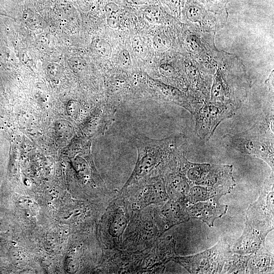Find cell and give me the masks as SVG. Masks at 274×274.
Listing matches in <instances>:
<instances>
[{
	"mask_svg": "<svg viewBox=\"0 0 274 274\" xmlns=\"http://www.w3.org/2000/svg\"><path fill=\"white\" fill-rule=\"evenodd\" d=\"M105 11L109 26L113 28H118L120 16V9L118 6L113 3H109L105 7Z\"/></svg>",
	"mask_w": 274,
	"mask_h": 274,
	"instance_id": "18",
	"label": "cell"
},
{
	"mask_svg": "<svg viewBox=\"0 0 274 274\" xmlns=\"http://www.w3.org/2000/svg\"><path fill=\"white\" fill-rule=\"evenodd\" d=\"M93 51L98 55L109 57L111 55L112 49L110 44L102 39H96L92 43Z\"/></svg>",
	"mask_w": 274,
	"mask_h": 274,
	"instance_id": "19",
	"label": "cell"
},
{
	"mask_svg": "<svg viewBox=\"0 0 274 274\" xmlns=\"http://www.w3.org/2000/svg\"><path fill=\"white\" fill-rule=\"evenodd\" d=\"M153 45L156 50L159 51H164L168 48L169 42L164 35L160 33L153 38Z\"/></svg>",
	"mask_w": 274,
	"mask_h": 274,
	"instance_id": "22",
	"label": "cell"
},
{
	"mask_svg": "<svg viewBox=\"0 0 274 274\" xmlns=\"http://www.w3.org/2000/svg\"><path fill=\"white\" fill-rule=\"evenodd\" d=\"M132 48L136 55L144 58L147 55L148 50L140 37L136 36L132 40Z\"/></svg>",
	"mask_w": 274,
	"mask_h": 274,
	"instance_id": "20",
	"label": "cell"
},
{
	"mask_svg": "<svg viewBox=\"0 0 274 274\" xmlns=\"http://www.w3.org/2000/svg\"><path fill=\"white\" fill-rule=\"evenodd\" d=\"M163 234L154 217V205H151L130 214L120 249L127 252L142 250Z\"/></svg>",
	"mask_w": 274,
	"mask_h": 274,
	"instance_id": "3",
	"label": "cell"
},
{
	"mask_svg": "<svg viewBox=\"0 0 274 274\" xmlns=\"http://www.w3.org/2000/svg\"><path fill=\"white\" fill-rule=\"evenodd\" d=\"M161 75L166 78H173L176 75L174 68L169 64H162L159 68Z\"/></svg>",
	"mask_w": 274,
	"mask_h": 274,
	"instance_id": "27",
	"label": "cell"
},
{
	"mask_svg": "<svg viewBox=\"0 0 274 274\" xmlns=\"http://www.w3.org/2000/svg\"><path fill=\"white\" fill-rule=\"evenodd\" d=\"M249 85L245 75L218 73L214 78L210 101L230 106L236 111L247 97Z\"/></svg>",
	"mask_w": 274,
	"mask_h": 274,
	"instance_id": "8",
	"label": "cell"
},
{
	"mask_svg": "<svg viewBox=\"0 0 274 274\" xmlns=\"http://www.w3.org/2000/svg\"><path fill=\"white\" fill-rule=\"evenodd\" d=\"M188 206L180 200L169 198L159 205H154V215L160 230L164 233L173 226L188 221Z\"/></svg>",
	"mask_w": 274,
	"mask_h": 274,
	"instance_id": "11",
	"label": "cell"
},
{
	"mask_svg": "<svg viewBox=\"0 0 274 274\" xmlns=\"http://www.w3.org/2000/svg\"><path fill=\"white\" fill-rule=\"evenodd\" d=\"M144 16L148 21L152 24H158L161 21L159 10L155 7L147 8L144 12Z\"/></svg>",
	"mask_w": 274,
	"mask_h": 274,
	"instance_id": "23",
	"label": "cell"
},
{
	"mask_svg": "<svg viewBox=\"0 0 274 274\" xmlns=\"http://www.w3.org/2000/svg\"><path fill=\"white\" fill-rule=\"evenodd\" d=\"M229 244L223 240L200 253L188 256H176L171 259L190 273H220L229 253Z\"/></svg>",
	"mask_w": 274,
	"mask_h": 274,
	"instance_id": "6",
	"label": "cell"
},
{
	"mask_svg": "<svg viewBox=\"0 0 274 274\" xmlns=\"http://www.w3.org/2000/svg\"><path fill=\"white\" fill-rule=\"evenodd\" d=\"M172 236H161L152 245L135 254L138 273H162L165 265L177 256Z\"/></svg>",
	"mask_w": 274,
	"mask_h": 274,
	"instance_id": "10",
	"label": "cell"
},
{
	"mask_svg": "<svg viewBox=\"0 0 274 274\" xmlns=\"http://www.w3.org/2000/svg\"><path fill=\"white\" fill-rule=\"evenodd\" d=\"M46 70L50 79L54 80L59 79L61 73V68L59 65L51 63L47 66Z\"/></svg>",
	"mask_w": 274,
	"mask_h": 274,
	"instance_id": "25",
	"label": "cell"
},
{
	"mask_svg": "<svg viewBox=\"0 0 274 274\" xmlns=\"http://www.w3.org/2000/svg\"><path fill=\"white\" fill-rule=\"evenodd\" d=\"M80 107L81 104L79 101L71 100L67 104L66 110L71 116L75 118L79 114Z\"/></svg>",
	"mask_w": 274,
	"mask_h": 274,
	"instance_id": "26",
	"label": "cell"
},
{
	"mask_svg": "<svg viewBox=\"0 0 274 274\" xmlns=\"http://www.w3.org/2000/svg\"><path fill=\"white\" fill-rule=\"evenodd\" d=\"M132 1L136 4H142L145 3L147 0H132Z\"/></svg>",
	"mask_w": 274,
	"mask_h": 274,
	"instance_id": "29",
	"label": "cell"
},
{
	"mask_svg": "<svg viewBox=\"0 0 274 274\" xmlns=\"http://www.w3.org/2000/svg\"><path fill=\"white\" fill-rule=\"evenodd\" d=\"M120 66L124 69H129L131 66L130 54L127 50L123 49L120 51L118 57Z\"/></svg>",
	"mask_w": 274,
	"mask_h": 274,
	"instance_id": "24",
	"label": "cell"
},
{
	"mask_svg": "<svg viewBox=\"0 0 274 274\" xmlns=\"http://www.w3.org/2000/svg\"><path fill=\"white\" fill-rule=\"evenodd\" d=\"M56 130L59 135L67 139L72 136L74 129L72 124L67 121L59 120L56 124Z\"/></svg>",
	"mask_w": 274,
	"mask_h": 274,
	"instance_id": "21",
	"label": "cell"
},
{
	"mask_svg": "<svg viewBox=\"0 0 274 274\" xmlns=\"http://www.w3.org/2000/svg\"><path fill=\"white\" fill-rule=\"evenodd\" d=\"M68 64L70 67L75 72H78L82 70L85 66V62L79 57L71 58Z\"/></svg>",
	"mask_w": 274,
	"mask_h": 274,
	"instance_id": "28",
	"label": "cell"
},
{
	"mask_svg": "<svg viewBox=\"0 0 274 274\" xmlns=\"http://www.w3.org/2000/svg\"><path fill=\"white\" fill-rule=\"evenodd\" d=\"M134 141L138 151L137 161L123 187L145 178L157 176L158 169L164 159L177 148L187 144V137L178 133L162 139H153L139 134Z\"/></svg>",
	"mask_w": 274,
	"mask_h": 274,
	"instance_id": "1",
	"label": "cell"
},
{
	"mask_svg": "<svg viewBox=\"0 0 274 274\" xmlns=\"http://www.w3.org/2000/svg\"><path fill=\"white\" fill-rule=\"evenodd\" d=\"M236 111L232 107L211 101L194 102L191 113L195 120V130L198 136L208 141L219 125L232 117Z\"/></svg>",
	"mask_w": 274,
	"mask_h": 274,
	"instance_id": "9",
	"label": "cell"
},
{
	"mask_svg": "<svg viewBox=\"0 0 274 274\" xmlns=\"http://www.w3.org/2000/svg\"><path fill=\"white\" fill-rule=\"evenodd\" d=\"M273 172H272L259 189L257 199L249 207L246 214L245 223L265 237L273 229Z\"/></svg>",
	"mask_w": 274,
	"mask_h": 274,
	"instance_id": "7",
	"label": "cell"
},
{
	"mask_svg": "<svg viewBox=\"0 0 274 274\" xmlns=\"http://www.w3.org/2000/svg\"><path fill=\"white\" fill-rule=\"evenodd\" d=\"M250 255H241L231 252L226 258L221 272L224 273H246Z\"/></svg>",
	"mask_w": 274,
	"mask_h": 274,
	"instance_id": "16",
	"label": "cell"
},
{
	"mask_svg": "<svg viewBox=\"0 0 274 274\" xmlns=\"http://www.w3.org/2000/svg\"><path fill=\"white\" fill-rule=\"evenodd\" d=\"M219 199L214 197L189 205L187 211L190 218L200 220L210 227L214 226L215 221L225 214L228 209V206L221 204Z\"/></svg>",
	"mask_w": 274,
	"mask_h": 274,
	"instance_id": "13",
	"label": "cell"
},
{
	"mask_svg": "<svg viewBox=\"0 0 274 274\" xmlns=\"http://www.w3.org/2000/svg\"><path fill=\"white\" fill-rule=\"evenodd\" d=\"M119 192L125 200L130 214L151 205H159L169 199L164 180L161 176L140 179Z\"/></svg>",
	"mask_w": 274,
	"mask_h": 274,
	"instance_id": "5",
	"label": "cell"
},
{
	"mask_svg": "<svg viewBox=\"0 0 274 274\" xmlns=\"http://www.w3.org/2000/svg\"><path fill=\"white\" fill-rule=\"evenodd\" d=\"M214 197L220 198L213 188L206 186L193 185L190 187L186 197L181 200L189 206L190 204L205 201Z\"/></svg>",
	"mask_w": 274,
	"mask_h": 274,
	"instance_id": "17",
	"label": "cell"
},
{
	"mask_svg": "<svg viewBox=\"0 0 274 274\" xmlns=\"http://www.w3.org/2000/svg\"><path fill=\"white\" fill-rule=\"evenodd\" d=\"M225 144L241 153L260 158L274 169L273 109L249 129L223 137Z\"/></svg>",
	"mask_w": 274,
	"mask_h": 274,
	"instance_id": "2",
	"label": "cell"
},
{
	"mask_svg": "<svg viewBox=\"0 0 274 274\" xmlns=\"http://www.w3.org/2000/svg\"><path fill=\"white\" fill-rule=\"evenodd\" d=\"M265 237L257 230L245 223L243 232L231 248V252L248 255L266 250Z\"/></svg>",
	"mask_w": 274,
	"mask_h": 274,
	"instance_id": "14",
	"label": "cell"
},
{
	"mask_svg": "<svg viewBox=\"0 0 274 274\" xmlns=\"http://www.w3.org/2000/svg\"><path fill=\"white\" fill-rule=\"evenodd\" d=\"M130 215L127 204L118 192L107 206L100 224V238L105 251L121 249Z\"/></svg>",
	"mask_w": 274,
	"mask_h": 274,
	"instance_id": "4",
	"label": "cell"
},
{
	"mask_svg": "<svg viewBox=\"0 0 274 274\" xmlns=\"http://www.w3.org/2000/svg\"><path fill=\"white\" fill-rule=\"evenodd\" d=\"M232 170V165L211 164L209 170L197 185L213 188L221 198L229 193L235 186Z\"/></svg>",
	"mask_w": 274,
	"mask_h": 274,
	"instance_id": "12",
	"label": "cell"
},
{
	"mask_svg": "<svg viewBox=\"0 0 274 274\" xmlns=\"http://www.w3.org/2000/svg\"><path fill=\"white\" fill-rule=\"evenodd\" d=\"M273 254L266 250L251 254L248 260L246 273L273 272Z\"/></svg>",
	"mask_w": 274,
	"mask_h": 274,
	"instance_id": "15",
	"label": "cell"
}]
</instances>
